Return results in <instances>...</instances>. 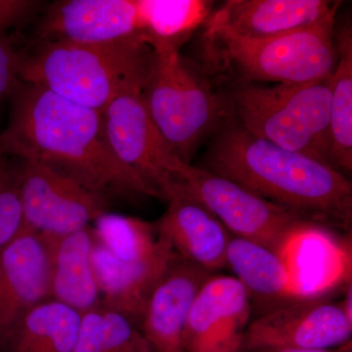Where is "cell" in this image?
Returning <instances> with one entry per match:
<instances>
[{
  "instance_id": "6da1fadb",
  "label": "cell",
  "mask_w": 352,
  "mask_h": 352,
  "mask_svg": "<svg viewBox=\"0 0 352 352\" xmlns=\"http://www.w3.org/2000/svg\"><path fill=\"white\" fill-rule=\"evenodd\" d=\"M0 135V153L19 161L45 164L105 197L156 193L113 152L103 112L83 107L50 90L21 82Z\"/></svg>"
},
{
  "instance_id": "7a4b0ae2",
  "label": "cell",
  "mask_w": 352,
  "mask_h": 352,
  "mask_svg": "<svg viewBox=\"0 0 352 352\" xmlns=\"http://www.w3.org/2000/svg\"><path fill=\"white\" fill-rule=\"evenodd\" d=\"M207 164L305 221L351 231V182L330 164L256 138L236 122L215 139Z\"/></svg>"
},
{
  "instance_id": "3957f363",
  "label": "cell",
  "mask_w": 352,
  "mask_h": 352,
  "mask_svg": "<svg viewBox=\"0 0 352 352\" xmlns=\"http://www.w3.org/2000/svg\"><path fill=\"white\" fill-rule=\"evenodd\" d=\"M152 55L141 34L105 44L38 41L34 50H25L20 78L103 112L122 88L145 78Z\"/></svg>"
},
{
  "instance_id": "277c9868",
  "label": "cell",
  "mask_w": 352,
  "mask_h": 352,
  "mask_svg": "<svg viewBox=\"0 0 352 352\" xmlns=\"http://www.w3.org/2000/svg\"><path fill=\"white\" fill-rule=\"evenodd\" d=\"M331 78L270 87L244 82L226 99L227 109L237 120L236 124L252 135L335 168L330 132Z\"/></svg>"
},
{
  "instance_id": "5b68a950",
  "label": "cell",
  "mask_w": 352,
  "mask_h": 352,
  "mask_svg": "<svg viewBox=\"0 0 352 352\" xmlns=\"http://www.w3.org/2000/svg\"><path fill=\"white\" fill-rule=\"evenodd\" d=\"M153 55L143 97L162 135L184 163L190 164L203 139L228 113L226 99L187 63L175 46H151Z\"/></svg>"
},
{
  "instance_id": "8992f818",
  "label": "cell",
  "mask_w": 352,
  "mask_h": 352,
  "mask_svg": "<svg viewBox=\"0 0 352 352\" xmlns=\"http://www.w3.org/2000/svg\"><path fill=\"white\" fill-rule=\"evenodd\" d=\"M338 9L316 24L265 39L205 32L212 53L245 82L305 85L332 75L338 63L335 21Z\"/></svg>"
},
{
  "instance_id": "52a82bcc",
  "label": "cell",
  "mask_w": 352,
  "mask_h": 352,
  "mask_svg": "<svg viewBox=\"0 0 352 352\" xmlns=\"http://www.w3.org/2000/svg\"><path fill=\"white\" fill-rule=\"evenodd\" d=\"M177 193L201 203L233 236L263 245L280 256L296 236L316 226L228 178L191 164L178 175L173 196Z\"/></svg>"
},
{
  "instance_id": "ba28073f",
  "label": "cell",
  "mask_w": 352,
  "mask_h": 352,
  "mask_svg": "<svg viewBox=\"0 0 352 352\" xmlns=\"http://www.w3.org/2000/svg\"><path fill=\"white\" fill-rule=\"evenodd\" d=\"M146 78V76H145ZM144 78L129 83L103 111L113 152L156 193L170 201L176 180L186 164L162 135L143 97Z\"/></svg>"
},
{
  "instance_id": "9c48e42d",
  "label": "cell",
  "mask_w": 352,
  "mask_h": 352,
  "mask_svg": "<svg viewBox=\"0 0 352 352\" xmlns=\"http://www.w3.org/2000/svg\"><path fill=\"white\" fill-rule=\"evenodd\" d=\"M329 295L296 298L259 315L245 327L240 351L330 349L351 342L352 322Z\"/></svg>"
},
{
  "instance_id": "30bf717a",
  "label": "cell",
  "mask_w": 352,
  "mask_h": 352,
  "mask_svg": "<svg viewBox=\"0 0 352 352\" xmlns=\"http://www.w3.org/2000/svg\"><path fill=\"white\" fill-rule=\"evenodd\" d=\"M18 171L25 230L60 237L87 228L107 212L109 199L45 164L20 161Z\"/></svg>"
},
{
  "instance_id": "8fae6325",
  "label": "cell",
  "mask_w": 352,
  "mask_h": 352,
  "mask_svg": "<svg viewBox=\"0 0 352 352\" xmlns=\"http://www.w3.org/2000/svg\"><path fill=\"white\" fill-rule=\"evenodd\" d=\"M252 312L249 294L234 276L212 275L197 295L182 333L185 352H237Z\"/></svg>"
},
{
  "instance_id": "7c38bea8",
  "label": "cell",
  "mask_w": 352,
  "mask_h": 352,
  "mask_svg": "<svg viewBox=\"0 0 352 352\" xmlns=\"http://www.w3.org/2000/svg\"><path fill=\"white\" fill-rule=\"evenodd\" d=\"M50 298V238L23 229L0 251V344L24 315Z\"/></svg>"
},
{
  "instance_id": "4fadbf2b",
  "label": "cell",
  "mask_w": 352,
  "mask_h": 352,
  "mask_svg": "<svg viewBox=\"0 0 352 352\" xmlns=\"http://www.w3.org/2000/svg\"><path fill=\"white\" fill-rule=\"evenodd\" d=\"M140 32L138 0H63L48 7L36 39L105 44Z\"/></svg>"
},
{
  "instance_id": "5bb4252c",
  "label": "cell",
  "mask_w": 352,
  "mask_h": 352,
  "mask_svg": "<svg viewBox=\"0 0 352 352\" xmlns=\"http://www.w3.org/2000/svg\"><path fill=\"white\" fill-rule=\"evenodd\" d=\"M339 6L324 0H229L206 21L205 32L275 38L316 24Z\"/></svg>"
},
{
  "instance_id": "9a60e30c",
  "label": "cell",
  "mask_w": 352,
  "mask_h": 352,
  "mask_svg": "<svg viewBox=\"0 0 352 352\" xmlns=\"http://www.w3.org/2000/svg\"><path fill=\"white\" fill-rule=\"evenodd\" d=\"M212 273L175 254L153 289L141 332L154 352H185L182 333L192 305Z\"/></svg>"
},
{
  "instance_id": "2e32d148",
  "label": "cell",
  "mask_w": 352,
  "mask_h": 352,
  "mask_svg": "<svg viewBox=\"0 0 352 352\" xmlns=\"http://www.w3.org/2000/svg\"><path fill=\"white\" fill-rule=\"evenodd\" d=\"M173 248L142 261H122L94 237L91 263L101 305L116 310L141 328L153 289L175 256Z\"/></svg>"
},
{
  "instance_id": "e0dca14e",
  "label": "cell",
  "mask_w": 352,
  "mask_h": 352,
  "mask_svg": "<svg viewBox=\"0 0 352 352\" xmlns=\"http://www.w3.org/2000/svg\"><path fill=\"white\" fill-rule=\"evenodd\" d=\"M155 226L173 251L190 263L214 272L226 266L231 236L207 208L191 197L175 194Z\"/></svg>"
},
{
  "instance_id": "ac0fdd59",
  "label": "cell",
  "mask_w": 352,
  "mask_h": 352,
  "mask_svg": "<svg viewBox=\"0 0 352 352\" xmlns=\"http://www.w3.org/2000/svg\"><path fill=\"white\" fill-rule=\"evenodd\" d=\"M281 258L288 264L298 298L329 295L351 282V245L314 226L289 244Z\"/></svg>"
},
{
  "instance_id": "d6986e66",
  "label": "cell",
  "mask_w": 352,
  "mask_h": 352,
  "mask_svg": "<svg viewBox=\"0 0 352 352\" xmlns=\"http://www.w3.org/2000/svg\"><path fill=\"white\" fill-rule=\"evenodd\" d=\"M226 266L247 289L252 305L256 303L261 308V315L300 298L288 264L263 245L233 236L227 249Z\"/></svg>"
},
{
  "instance_id": "ffe728a7",
  "label": "cell",
  "mask_w": 352,
  "mask_h": 352,
  "mask_svg": "<svg viewBox=\"0 0 352 352\" xmlns=\"http://www.w3.org/2000/svg\"><path fill=\"white\" fill-rule=\"evenodd\" d=\"M51 298L80 314L101 305L91 263L94 234L91 226L68 235L52 237Z\"/></svg>"
},
{
  "instance_id": "44dd1931",
  "label": "cell",
  "mask_w": 352,
  "mask_h": 352,
  "mask_svg": "<svg viewBox=\"0 0 352 352\" xmlns=\"http://www.w3.org/2000/svg\"><path fill=\"white\" fill-rule=\"evenodd\" d=\"M82 314L50 300L30 310L0 344V352H72Z\"/></svg>"
},
{
  "instance_id": "7402d4cb",
  "label": "cell",
  "mask_w": 352,
  "mask_h": 352,
  "mask_svg": "<svg viewBox=\"0 0 352 352\" xmlns=\"http://www.w3.org/2000/svg\"><path fill=\"white\" fill-rule=\"evenodd\" d=\"M140 34L150 46L180 48L206 23L212 2L206 0H138Z\"/></svg>"
},
{
  "instance_id": "603a6c76",
  "label": "cell",
  "mask_w": 352,
  "mask_h": 352,
  "mask_svg": "<svg viewBox=\"0 0 352 352\" xmlns=\"http://www.w3.org/2000/svg\"><path fill=\"white\" fill-rule=\"evenodd\" d=\"M338 63L331 78L330 132L332 159L338 170H352V34L337 36Z\"/></svg>"
},
{
  "instance_id": "cb8c5ba5",
  "label": "cell",
  "mask_w": 352,
  "mask_h": 352,
  "mask_svg": "<svg viewBox=\"0 0 352 352\" xmlns=\"http://www.w3.org/2000/svg\"><path fill=\"white\" fill-rule=\"evenodd\" d=\"M72 352H154L140 329L124 314L103 305L82 314Z\"/></svg>"
},
{
  "instance_id": "d4e9b609",
  "label": "cell",
  "mask_w": 352,
  "mask_h": 352,
  "mask_svg": "<svg viewBox=\"0 0 352 352\" xmlns=\"http://www.w3.org/2000/svg\"><path fill=\"white\" fill-rule=\"evenodd\" d=\"M94 223L95 240L122 261H142L173 248L154 223L135 217L106 212Z\"/></svg>"
},
{
  "instance_id": "484cf974",
  "label": "cell",
  "mask_w": 352,
  "mask_h": 352,
  "mask_svg": "<svg viewBox=\"0 0 352 352\" xmlns=\"http://www.w3.org/2000/svg\"><path fill=\"white\" fill-rule=\"evenodd\" d=\"M25 50L19 47L12 36L0 34V101L11 96L22 82L20 69Z\"/></svg>"
},
{
  "instance_id": "4316f807",
  "label": "cell",
  "mask_w": 352,
  "mask_h": 352,
  "mask_svg": "<svg viewBox=\"0 0 352 352\" xmlns=\"http://www.w3.org/2000/svg\"><path fill=\"white\" fill-rule=\"evenodd\" d=\"M41 2L34 0H0V34L31 16Z\"/></svg>"
},
{
  "instance_id": "83f0119b",
  "label": "cell",
  "mask_w": 352,
  "mask_h": 352,
  "mask_svg": "<svg viewBox=\"0 0 352 352\" xmlns=\"http://www.w3.org/2000/svg\"><path fill=\"white\" fill-rule=\"evenodd\" d=\"M237 352H352L351 342L330 349H275V351H239Z\"/></svg>"
},
{
  "instance_id": "f1b7e54d",
  "label": "cell",
  "mask_w": 352,
  "mask_h": 352,
  "mask_svg": "<svg viewBox=\"0 0 352 352\" xmlns=\"http://www.w3.org/2000/svg\"><path fill=\"white\" fill-rule=\"evenodd\" d=\"M13 164L7 161L6 157H0V187L6 179V175H8Z\"/></svg>"
}]
</instances>
